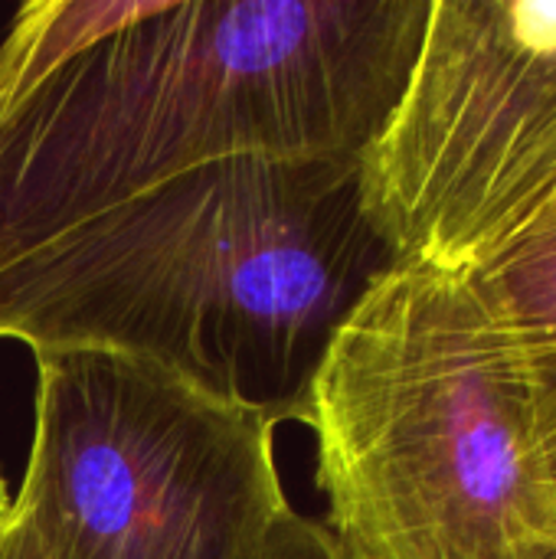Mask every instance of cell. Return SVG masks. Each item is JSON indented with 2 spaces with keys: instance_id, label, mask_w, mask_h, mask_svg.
Instances as JSON below:
<instances>
[{
  "instance_id": "cell-1",
  "label": "cell",
  "mask_w": 556,
  "mask_h": 559,
  "mask_svg": "<svg viewBox=\"0 0 556 559\" xmlns=\"http://www.w3.org/2000/svg\"><path fill=\"white\" fill-rule=\"evenodd\" d=\"M429 3H23L0 39V262L206 164L360 160Z\"/></svg>"
},
{
  "instance_id": "cell-2",
  "label": "cell",
  "mask_w": 556,
  "mask_h": 559,
  "mask_svg": "<svg viewBox=\"0 0 556 559\" xmlns=\"http://www.w3.org/2000/svg\"><path fill=\"white\" fill-rule=\"evenodd\" d=\"M390 265L360 160L233 157L3 259L0 341L144 360L282 426Z\"/></svg>"
},
{
  "instance_id": "cell-3",
  "label": "cell",
  "mask_w": 556,
  "mask_h": 559,
  "mask_svg": "<svg viewBox=\"0 0 556 559\" xmlns=\"http://www.w3.org/2000/svg\"><path fill=\"white\" fill-rule=\"evenodd\" d=\"M298 426L357 559H541L556 511L514 354L472 272L390 265L334 334Z\"/></svg>"
},
{
  "instance_id": "cell-4",
  "label": "cell",
  "mask_w": 556,
  "mask_h": 559,
  "mask_svg": "<svg viewBox=\"0 0 556 559\" xmlns=\"http://www.w3.org/2000/svg\"><path fill=\"white\" fill-rule=\"evenodd\" d=\"M13 511L43 559H252L292 508L275 423L118 354H39Z\"/></svg>"
},
{
  "instance_id": "cell-5",
  "label": "cell",
  "mask_w": 556,
  "mask_h": 559,
  "mask_svg": "<svg viewBox=\"0 0 556 559\" xmlns=\"http://www.w3.org/2000/svg\"><path fill=\"white\" fill-rule=\"evenodd\" d=\"M393 265L469 272L556 203V0H433L406 88L360 154Z\"/></svg>"
},
{
  "instance_id": "cell-6",
  "label": "cell",
  "mask_w": 556,
  "mask_h": 559,
  "mask_svg": "<svg viewBox=\"0 0 556 559\" xmlns=\"http://www.w3.org/2000/svg\"><path fill=\"white\" fill-rule=\"evenodd\" d=\"M469 272L514 354L556 511V203Z\"/></svg>"
},
{
  "instance_id": "cell-7",
  "label": "cell",
  "mask_w": 556,
  "mask_h": 559,
  "mask_svg": "<svg viewBox=\"0 0 556 559\" xmlns=\"http://www.w3.org/2000/svg\"><path fill=\"white\" fill-rule=\"evenodd\" d=\"M252 559H357L341 540L338 534L315 518L298 514L288 508L262 537L256 547Z\"/></svg>"
},
{
  "instance_id": "cell-8",
  "label": "cell",
  "mask_w": 556,
  "mask_h": 559,
  "mask_svg": "<svg viewBox=\"0 0 556 559\" xmlns=\"http://www.w3.org/2000/svg\"><path fill=\"white\" fill-rule=\"evenodd\" d=\"M0 559H43L29 527L23 524V518L16 511H13L10 524L3 527V534H0Z\"/></svg>"
},
{
  "instance_id": "cell-9",
  "label": "cell",
  "mask_w": 556,
  "mask_h": 559,
  "mask_svg": "<svg viewBox=\"0 0 556 559\" xmlns=\"http://www.w3.org/2000/svg\"><path fill=\"white\" fill-rule=\"evenodd\" d=\"M10 518H13V491H10V485H7V478L0 472V534L10 524Z\"/></svg>"
},
{
  "instance_id": "cell-10",
  "label": "cell",
  "mask_w": 556,
  "mask_h": 559,
  "mask_svg": "<svg viewBox=\"0 0 556 559\" xmlns=\"http://www.w3.org/2000/svg\"><path fill=\"white\" fill-rule=\"evenodd\" d=\"M541 559H556V544H551V547L544 550V557H541Z\"/></svg>"
}]
</instances>
